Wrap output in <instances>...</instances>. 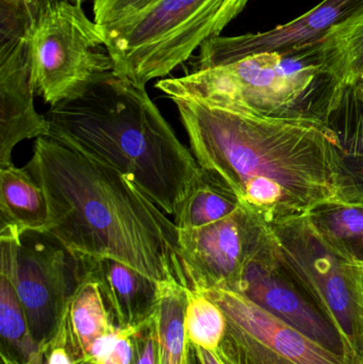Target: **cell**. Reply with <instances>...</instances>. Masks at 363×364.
Wrapping results in <instances>:
<instances>
[{"mask_svg": "<svg viewBox=\"0 0 363 364\" xmlns=\"http://www.w3.org/2000/svg\"><path fill=\"white\" fill-rule=\"evenodd\" d=\"M200 168L268 225L339 201L338 141L325 122L170 96Z\"/></svg>", "mask_w": 363, "mask_h": 364, "instance_id": "1", "label": "cell"}, {"mask_svg": "<svg viewBox=\"0 0 363 364\" xmlns=\"http://www.w3.org/2000/svg\"><path fill=\"white\" fill-rule=\"evenodd\" d=\"M25 168L46 194L47 231L72 252L189 289L178 228L129 177L50 136L36 139Z\"/></svg>", "mask_w": 363, "mask_h": 364, "instance_id": "2", "label": "cell"}, {"mask_svg": "<svg viewBox=\"0 0 363 364\" xmlns=\"http://www.w3.org/2000/svg\"><path fill=\"white\" fill-rule=\"evenodd\" d=\"M45 117L47 136L129 177L166 214L202 174L145 87L113 70Z\"/></svg>", "mask_w": 363, "mask_h": 364, "instance_id": "3", "label": "cell"}, {"mask_svg": "<svg viewBox=\"0 0 363 364\" xmlns=\"http://www.w3.org/2000/svg\"><path fill=\"white\" fill-rule=\"evenodd\" d=\"M347 85L326 72L309 47L261 53L162 79L170 96L240 107L268 117L326 122Z\"/></svg>", "mask_w": 363, "mask_h": 364, "instance_id": "4", "label": "cell"}, {"mask_svg": "<svg viewBox=\"0 0 363 364\" xmlns=\"http://www.w3.org/2000/svg\"><path fill=\"white\" fill-rule=\"evenodd\" d=\"M249 0H156L138 14L104 28L113 72L141 87L170 75L222 31Z\"/></svg>", "mask_w": 363, "mask_h": 364, "instance_id": "5", "label": "cell"}, {"mask_svg": "<svg viewBox=\"0 0 363 364\" xmlns=\"http://www.w3.org/2000/svg\"><path fill=\"white\" fill-rule=\"evenodd\" d=\"M268 229L283 271L336 329L347 357L362 364V261L322 232L309 215L268 225Z\"/></svg>", "mask_w": 363, "mask_h": 364, "instance_id": "6", "label": "cell"}, {"mask_svg": "<svg viewBox=\"0 0 363 364\" xmlns=\"http://www.w3.org/2000/svg\"><path fill=\"white\" fill-rule=\"evenodd\" d=\"M0 274L10 278L43 354L59 335L85 276L81 255L48 231L0 237Z\"/></svg>", "mask_w": 363, "mask_h": 364, "instance_id": "7", "label": "cell"}, {"mask_svg": "<svg viewBox=\"0 0 363 364\" xmlns=\"http://www.w3.org/2000/svg\"><path fill=\"white\" fill-rule=\"evenodd\" d=\"M104 42L102 28L85 14L81 4L48 2L29 34L36 93L55 107L113 70Z\"/></svg>", "mask_w": 363, "mask_h": 364, "instance_id": "8", "label": "cell"}, {"mask_svg": "<svg viewBox=\"0 0 363 364\" xmlns=\"http://www.w3.org/2000/svg\"><path fill=\"white\" fill-rule=\"evenodd\" d=\"M264 227L266 223L240 208L207 226L179 230L190 290L234 286L261 241Z\"/></svg>", "mask_w": 363, "mask_h": 364, "instance_id": "9", "label": "cell"}, {"mask_svg": "<svg viewBox=\"0 0 363 364\" xmlns=\"http://www.w3.org/2000/svg\"><path fill=\"white\" fill-rule=\"evenodd\" d=\"M229 288L242 293L256 305L324 348L347 357L345 344L336 329L300 292L277 262L268 225L266 224L261 241L245 263L236 284Z\"/></svg>", "mask_w": 363, "mask_h": 364, "instance_id": "10", "label": "cell"}, {"mask_svg": "<svg viewBox=\"0 0 363 364\" xmlns=\"http://www.w3.org/2000/svg\"><path fill=\"white\" fill-rule=\"evenodd\" d=\"M198 291L225 314L226 336L255 346L277 360L288 364H360L324 348L234 289L215 287Z\"/></svg>", "mask_w": 363, "mask_h": 364, "instance_id": "11", "label": "cell"}, {"mask_svg": "<svg viewBox=\"0 0 363 364\" xmlns=\"http://www.w3.org/2000/svg\"><path fill=\"white\" fill-rule=\"evenodd\" d=\"M363 9V0H323L298 18L258 33L217 36L205 43L195 68L240 59L261 53H286L321 40L338 23Z\"/></svg>", "mask_w": 363, "mask_h": 364, "instance_id": "12", "label": "cell"}, {"mask_svg": "<svg viewBox=\"0 0 363 364\" xmlns=\"http://www.w3.org/2000/svg\"><path fill=\"white\" fill-rule=\"evenodd\" d=\"M36 92L28 36L0 49V168L13 164L19 142L48 134L46 117L34 107Z\"/></svg>", "mask_w": 363, "mask_h": 364, "instance_id": "13", "label": "cell"}, {"mask_svg": "<svg viewBox=\"0 0 363 364\" xmlns=\"http://www.w3.org/2000/svg\"><path fill=\"white\" fill-rule=\"evenodd\" d=\"M81 256L99 284L117 327L138 326L153 316L159 299V282L115 259Z\"/></svg>", "mask_w": 363, "mask_h": 364, "instance_id": "14", "label": "cell"}, {"mask_svg": "<svg viewBox=\"0 0 363 364\" xmlns=\"http://www.w3.org/2000/svg\"><path fill=\"white\" fill-rule=\"evenodd\" d=\"M338 141L339 203H363V97L345 85L326 119Z\"/></svg>", "mask_w": 363, "mask_h": 364, "instance_id": "15", "label": "cell"}, {"mask_svg": "<svg viewBox=\"0 0 363 364\" xmlns=\"http://www.w3.org/2000/svg\"><path fill=\"white\" fill-rule=\"evenodd\" d=\"M48 222L46 194L27 168H0V237L47 231Z\"/></svg>", "mask_w": 363, "mask_h": 364, "instance_id": "16", "label": "cell"}, {"mask_svg": "<svg viewBox=\"0 0 363 364\" xmlns=\"http://www.w3.org/2000/svg\"><path fill=\"white\" fill-rule=\"evenodd\" d=\"M83 265L85 276L70 301L63 323L67 346L78 355V363L97 338L117 327L110 322V312L99 284L87 271L85 260Z\"/></svg>", "mask_w": 363, "mask_h": 364, "instance_id": "17", "label": "cell"}, {"mask_svg": "<svg viewBox=\"0 0 363 364\" xmlns=\"http://www.w3.org/2000/svg\"><path fill=\"white\" fill-rule=\"evenodd\" d=\"M307 47L326 72L345 85H358L363 77V9Z\"/></svg>", "mask_w": 363, "mask_h": 364, "instance_id": "18", "label": "cell"}, {"mask_svg": "<svg viewBox=\"0 0 363 364\" xmlns=\"http://www.w3.org/2000/svg\"><path fill=\"white\" fill-rule=\"evenodd\" d=\"M188 290L177 282L160 284L159 299L153 314L157 325L158 364H185Z\"/></svg>", "mask_w": 363, "mask_h": 364, "instance_id": "19", "label": "cell"}, {"mask_svg": "<svg viewBox=\"0 0 363 364\" xmlns=\"http://www.w3.org/2000/svg\"><path fill=\"white\" fill-rule=\"evenodd\" d=\"M240 208L234 195L202 170L187 196L179 203L174 223L178 230L197 229L223 220Z\"/></svg>", "mask_w": 363, "mask_h": 364, "instance_id": "20", "label": "cell"}, {"mask_svg": "<svg viewBox=\"0 0 363 364\" xmlns=\"http://www.w3.org/2000/svg\"><path fill=\"white\" fill-rule=\"evenodd\" d=\"M1 356L17 364H43L44 354L34 341L25 312L10 278L0 274Z\"/></svg>", "mask_w": 363, "mask_h": 364, "instance_id": "21", "label": "cell"}, {"mask_svg": "<svg viewBox=\"0 0 363 364\" xmlns=\"http://www.w3.org/2000/svg\"><path fill=\"white\" fill-rule=\"evenodd\" d=\"M308 215L322 232L363 263V203H324Z\"/></svg>", "mask_w": 363, "mask_h": 364, "instance_id": "22", "label": "cell"}, {"mask_svg": "<svg viewBox=\"0 0 363 364\" xmlns=\"http://www.w3.org/2000/svg\"><path fill=\"white\" fill-rule=\"evenodd\" d=\"M188 342L196 348L217 350L227 331V321L221 308L204 292L188 290L185 314Z\"/></svg>", "mask_w": 363, "mask_h": 364, "instance_id": "23", "label": "cell"}, {"mask_svg": "<svg viewBox=\"0 0 363 364\" xmlns=\"http://www.w3.org/2000/svg\"><path fill=\"white\" fill-rule=\"evenodd\" d=\"M53 0H0V49L28 38L42 9Z\"/></svg>", "mask_w": 363, "mask_h": 364, "instance_id": "24", "label": "cell"}, {"mask_svg": "<svg viewBox=\"0 0 363 364\" xmlns=\"http://www.w3.org/2000/svg\"><path fill=\"white\" fill-rule=\"evenodd\" d=\"M156 0H94V21L102 29L140 13Z\"/></svg>", "mask_w": 363, "mask_h": 364, "instance_id": "25", "label": "cell"}, {"mask_svg": "<svg viewBox=\"0 0 363 364\" xmlns=\"http://www.w3.org/2000/svg\"><path fill=\"white\" fill-rule=\"evenodd\" d=\"M132 364H158L157 325L153 314L148 320L136 326L132 335Z\"/></svg>", "mask_w": 363, "mask_h": 364, "instance_id": "26", "label": "cell"}, {"mask_svg": "<svg viewBox=\"0 0 363 364\" xmlns=\"http://www.w3.org/2000/svg\"><path fill=\"white\" fill-rule=\"evenodd\" d=\"M136 326L123 328L121 337L117 340L106 364H132L134 361V343L132 335Z\"/></svg>", "mask_w": 363, "mask_h": 364, "instance_id": "27", "label": "cell"}, {"mask_svg": "<svg viewBox=\"0 0 363 364\" xmlns=\"http://www.w3.org/2000/svg\"><path fill=\"white\" fill-rule=\"evenodd\" d=\"M67 348V338L65 329L62 327L59 335L53 340L51 346L44 354H47L46 360L43 364H77L74 357L70 355Z\"/></svg>", "mask_w": 363, "mask_h": 364, "instance_id": "28", "label": "cell"}, {"mask_svg": "<svg viewBox=\"0 0 363 364\" xmlns=\"http://www.w3.org/2000/svg\"><path fill=\"white\" fill-rule=\"evenodd\" d=\"M196 350L202 364H234L223 354L220 348L217 350H208L196 348Z\"/></svg>", "mask_w": 363, "mask_h": 364, "instance_id": "29", "label": "cell"}, {"mask_svg": "<svg viewBox=\"0 0 363 364\" xmlns=\"http://www.w3.org/2000/svg\"><path fill=\"white\" fill-rule=\"evenodd\" d=\"M185 364H202L200 356H198L195 346H194L193 344L190 343V342H188Z\"/></svg>", "mask_w": 363, "mask_h": 364, "instance_id": "30", "label": "cell"}, {"mask_svg": "<svg viewBox=\"0 0 363 364\" xmlns=\"http://www.w3.org/2000/svg\"><path fill=\"white\" fill-rule=\"evenodd\" d=\"M1 364H17L14 363V361L11 360V359L6 358V357L1 356Z\"/></svg>", "mask_w": 363, "mask_h": 364, "instance_id": "31", "label": "cell"}, {"mask_svg": "<svg viewBox=\"0 0 363 364\" xmlns=\"http://www.w3.org/2000/svg\"><path fill=\"white\" fill-rule=\"evenodd\" d=\"M356 87H357L358 91H359L360 95L363 97V85H357Z\"/></svg>", "mask_w": 363, "mask_h": 364, "instance_id": "32", "label": "cell"}, {"mask_svg": "<svg viewBox=\"0 0 363 364\" xmlns=\"http://www.w3.org/2000/svg\"><path fill=\"white\" fill-rule=\"evenodd\" d=\"M75 2H76V4H81V2L83 1V0H74Z\"/></svg>", "mask_w": 363, "mask_h": 364, "instance_id": "33", "label": "cell"}, {"mask_svg": "<svg viewBox=\"0 0 363 364\" xmlns=\"http://www.w3.org/2000/svg\"><path fill=\"white\" fill-rule=\"evenodd\" d=\"M358 85H363V77L362 78V80L359 81V82H358Z\"/></svg>", "mask_w": 363, "mask_h": 364, "instance_id": "34", "label": "cell"}, {"mask_svg": "<svg viewBox=\"0 0 363 364\" xmlns=\"http://www.w3.org/2000/svg\"><path fill=\"white\" fill-rule=\"evenodd\" d=\"M362 364H363V359H362Z\"/></svg>", "mask_w": 363, "mask_h": 364, "instance_id": "35", "label": "cell"}]
</instances>
